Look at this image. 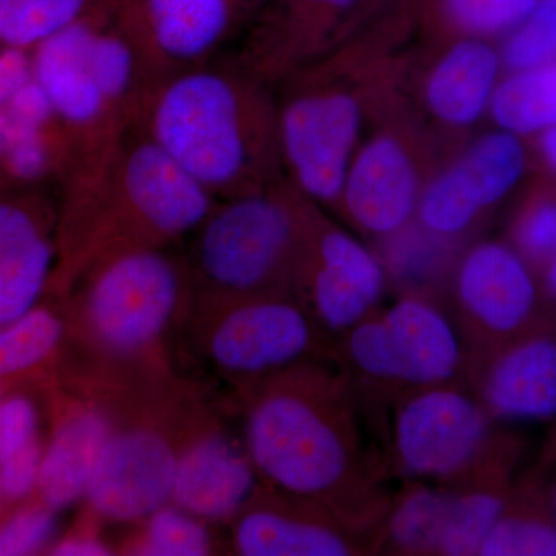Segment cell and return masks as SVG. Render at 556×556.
<instances>
[{"mask_svg":"<svg viewBox=\"0 0 556 556\" xmlns=\"http://www.w3.org/2000/svg\"><path fill=\"white\" fill-rule=\"evenodd\" d=\"M247 448L270 484L329 508L378 555L393 497L386 486L390 468L365 438L361 397L339 365L266 387L249 409Z\"/></svg>","mask_w":556,"mask_h":556,"instance_id":"cell-1","label":"cell"},{"mask_svg":"<svg viewBox=\"0 0 556 556\" xmlns=\"http://www.w3.org/2000/svg\"><path fill=\"white\" fill-rule=\"evenodd\" d=\"M214 197L241 195L283 179L276 100L244 70L203 64L150 84L135 118Z\"/></svg>","mask_w":556,"mask_h":556,"instance_id":"cell-2","label":"cell"},{"mask_svg":"<svg viewBox=\"0 0 556 556\" xmlns=\"http://www.w3.org/2000/svg\"><path fill=\"white\" fill-rule=\"evenodd\" d=\"M334 51L289 76L276 101L281 167L289 185L318 207L338 214L354 153L378 110L382 68Z\"/></svg>","mask_w":556,"mask_h":556,"instance_id":"cell-3","label":"cell"},{"mask_svg":"<svg viewBox=\"0 0 556 556\" xmlns=\"http://www.w3.org/2000/svg\"><path fill=\"white\" fill-rule=\"evenodd\" d=\"M334 356L358 397L390 404L420 388L467 380L470 358L452 314L416 292L336 339Z\"/></svg>","mask_w":556,"mask_h":556,"instance_id":"cell-4","label":"cell"},{"mask_svg":"<svg viewBox=\"0 0 556 556\" xmlns=\"http://www.w3.org/2000/svg\"><path fill=\"white\" fill-rule=\"evenodd\" d=\"M109 13L93 14L43 40L33 65L53 113L83 134V148L130 129L138 90L137 51Z\"/></svg>","mask_w":556,"mask_h":556,"instance_id":"cell-5","label":"cell"},{"mask_svg":"<svg viewBox=\"0 0 556 556\" xmlns=\"http://www.w3.org/2000/svg\"><path fill=\"white\" fill-rule=\"evenodd\" d=\"M313 206L287 178L215 204L199 228L201 269L233 294H270L295 280Z\"/></svg>","mask_w":556,"mask_h":556,"instance_id":"cell-6","label":"cell"},{"mask_svg":"<svg viewBox=\"0 0 556 556\" xmlns=\"http://www.w3.org/2000/svg\"><path fill=\"white\" fill-rule=\"evenodd\" d=\"M391 407L387 464L405 481L459 484L501 438L467 380L402 394Z\"/></svg>","mask_w":556,"mask_h":556,"instance_id":"cell-7","label":"cell"},{"mask_svg":"<svg viewBox=\"0 0 556 556\" xmlns=\"http://www.w3.org/2000/svg\"><path fill=\"white\" fill-rule=\"evenodd\" d=\"M78 178L163 237L199 229L215 206L204 186L135 129L83 150Z\"/></svg>","mask_w":556,"mask_h":556,"instance_id":"cell-8","label":"cell"},{"mask_svg":"<svg viewBox=\"0 0 556 556\" xmlns=\"http://www.w3.org/2000/svg\"><path fill=\"white\" fill-rule=\"evenodd\" d=\"M378 115L354 153L343 181L338 214L375 241L394 240L415 225L427 181L420 130L408 119Z\"/></svg>","mask_w":556,"mask_h":556,"instance_id":"cell-9","label":"cell"},{"mask_svg":"<svg viewBox=\"0 0 556 556\" xmlns=\"http://www.w3.org/2000/svg\"><path fill=\"white\" fill-rule=\"evenodd\" d=\"M452 298L468 364L540 327V294L529 263L501 241H479L460 255Z\"/></svg>","mask_w":556,"mask_h":556,"instance_id":"cell-10","label":"cell"},{"mask_svg":"<svg viewBox=\"0 0 556 556\" xmlns=\"http://www.w3.org/2000/svg\"><path fill=\"white\" fill-rule=\"evenodd\" d=\"M295 281L305 288L317 327L338 339L382 306L388 269L365 241L314 204Z\"/></svg>","mask_w":556,"mask_h":556,"instance_id":"cell-11","label":"cell"},{"mask_svg":"<svg viewBox=\"0 0 556 556\" xmlns=\"http://www.w3.org/2000/svg\"><path fill=\"white\" fill-rule=\"evenodd\" d=\"M525 170L526 150L519 137L501 129L485 131L430 174L415 223L431 239H459L507 197Z\"/></svg>","mask_w":556,"mask_h":556,"instance_id":"cell-12","label":"cell"},{"mask_svg":"<svg viewBox=\"0 0 556 556\" xmlns=\"http://www.w3.org/2000/svg\"><path fill=\"white\" fill-rule=\"evenodd\" d=\"M394 0H265L251 30L247 72L289 78L356 38Z\"/></svg>","mask_w":556,"mask_h":556,"instance_id":"cell-13","label":"cell"},{"mask_svg":"<svg viewBox=\"0 0 556 556\" xmlns=\"http://www.w3.org/2000/svg\"><path fill=\"white\" fill-rule=\"evenodd\" d=\"M265 0H121L119 16L156 78L207 64L252 27Z\"/></svg>","mask_w":556,"mask_h":556,"instance_id":"cell-14","label":"cell"},{"mask_svg":"<svg viewBox=\"0 0 556 556\" xmlns=\"http://www.w3.org/2000/svg\"><path fill=\"white\" fill-rule=\"evenodd\" d=\"M178 292V270L169 257L155 249L124 251L110 260L91 285V325L113 350H138L166 327Z\"/></svg>","mask_w":556,"mask_h":556,"instance_id":"cell-15","label":"cell"},{"mask_svg":"<svg viewBox=\"0 0 556 556\" xmlns=\"http://www.w3.org/2000/svg\"><path fill=\"white\" fill-rule=\"evenodd\" d=\"M318 329L314 318L291 300L274 294L247 295L219 321L211 353L219 367L236 375L287 371L313 356Z\"/></svg>","mask_w":556,"mask_h":556,"instance_id":"cell-16","label":"cell"},{"mask_svg":"<svg viewBox=\"0 0 556 556\" xmlns=\"http://www.w3.org/2000/svg\"><path fill=\"white\" fill-rule=\"evenodd\" d=\"M473 388L493 420L556 416V329L535 328L468 364Z\"/></svg>","mask_w":556,"mask_h":556,"instance_id":"cell-17","label":"cell"},{"mask_svg":"<svg viewBox=\"0 0 556 556\" xmlns=\"http://www.w3.org/2000/svg\"><path fill=\"white\" fill-rule=\"evenodd\" d=\"M433 40L437 51L427 58L416 84L420 115L450 134L471 130L489 113L503 58L485 39Z\"/></svg>","mask_w":556,"mask_h":556,"instance_id":"cell-18","label":"cell"},{"mask_svg":"<svg viewBox=\"0 0 556 556\" xmlns=\"http://www.w3.org/2000/svg\"><path fill=\"white\" fill-rule=\"evenodd\" d=\"M177 466L174 450L156 434L137 431L110 438L87 495L104 517H150L172 497Z\"/></svg>","mask_w":556,"mask_h":556,"instance_id":"cell-19","label":"cell"},{"mask_svg":"<svg viewBox=\"0 0 556 556\" xmlns=\"http://www.w3.org/2000/svg\"><path fill=\"white\" fill-rule=\"evenodd\" d=\"M237 551L247 556L376 555L367 538L316 501L308 506L252 507L237 522Z\"/></svg>","mask_w":556,"mask_h":556,"instance_id":"cell-20","label":"cell"},{"mask_svg":"<svg viewBox=\"0 0 556 556\" xmlns=\"http://www.w3.org/2000/svg\"><path fill=\"white\" fill-rule=\"evenodd\" d=\"M255 471L248 453L222 438L201 441L178 459L172 497L195 517H230L254 495Z\"/></svg>","mask_w":556,"mask_h":556,"instance_id":"cell-21","label":"cell"},{"mask_svg":"<svg viewBox=\"0 0 556 556\" xmlns=\"http://www.w3.org/2000/svg\"><path fill=\"white\" fill-rule=\"evenodd\" d=\"M518 448L501 437L489 456L459 484L448 486L452 497L439 556H473L506 507L514 484L511 466Z\"/></svg>","mask_w":556,"mask_h":556,"instance_id":"cell-22","label":"cell"},{"mask_svg":"<svg viewBox=\"0 0 556 556\" xmlns=\"http://www.w3.org/2000/svg\"><path fill=\"white\" fill-rule=\"evenodd\" d=\"M50 265L49 241L30 215L0 204V327L31 313Z\"/></svg>","mask_w":556,"mask_h":556,"instance_id":"cell-23","label":"cell"},{"mask_svg":"<svg viewBox=\"0 0 556 556\" xmlns=\"http://www.w3.org/2000/svg\"><path fill=\"white\" fill-rule=\"evenodd\" d=\"M110 441L108 424L94 413L72 417L40 459L39 489L53 508L67 507L89 489Z\"/></svg>","mask_w":556,"mask_h":556,"instance_id":"cell-24","label":"cell"},{"mask_svg":"<svg viewBox=\"0 0 556 556\" xmlns=\"http://www.w3.org/2000/svg\"><path fill=\"white\" fill-rule=\"evenodd\" d=\"M448 486L405 481L391 497L378 535V555H438L450 507Z\"/></svg>","mask_w":556,"mask_h":556,"instance_id":"cell-25","label":"cell"},{"mask_svg":"<svg viewBox=\"0 0 556 556\" xmlns=\"http://www.w3.org/2000/svg\"><path fill=\"white\" fill-rule=\"evenodd\" d=\"M478 555L556 556V522L546 490L535 481L514 485Z\"/></svg>","mask_w":556,"mask_h":556,"instance_id":"cell-26","label":"cell"},{"mask_svg":"<svg viewBox=\"0 0 556 556\" xmlns=\"http://www.w3.org/2000/svg\"><path fill=\"white\" fill-rule=\"evenodd\" d=\"M538 0H417V27L430 38L492 39L514 31Z\"/></svg>","mask_w":556,"mask_h":556,"instance_id":"cell-27","label":"cell"},{"mask_svg":"<svg viewBox=\"0 0 556 556\" xmlns=\"http://www.w3.org/2000/svg\"><path fill=\"white\" fill-rule=\"evenodd\" d=\"M497 129L532 135L556 127V62L500 80L489 109Z\"/></svg>","mask_w":556,"mask_h":556,"instance_id":"cell-28","label":"cell"},{"mask_svg":"<svg viewBox=\"0 0 556 556\" xmlns=\"http://www.w3.org/2000/svg\"><path fill=\"white\" fill-rule=\"evenodd\" d=\"M121 0H0V40L13 49L42 43Z\"/></svg>","mask_w":556,"mask_h":556,"instance_id":"cell-29","label":"cell"},{"mask_svg":"<svg viewBox=\"0 0 556 556\" xmlns=\"http://www.w3.org/2000/svg\"><path fill=\"white\" fill-rule=\"evenodd\" d=\"M61 332L60 320L47 311H31L0 328V376L30 368L49 356Z\"/></svg>","mask_w":556,"mask_h":556,"instance_id":"cell-30","label":"cell"},{"mask_svg":"<svg viewBox=\"0 0 556 556\" xmlns=\"http://www.w3.org/2000/svg\"><path fill=\"white\" fill-rule=\"evenodd\" d=\"M503 64L521 72L554 62L556 58V0H538L535 9L514 31L501 50Z\"/></svg>","mask_w":556,"mask_h":556,"instance_id":"cell-31","label":"cell"},{"mask_svg":"<svg viewBox=\"0 0 556 556\" xmlns=\"http://www.w3.org/2000/svg\"><path fill=\"white\" fill-rule=\"evenodd\" d=\"M208 552V533L182 511L160 508L152 515L144 554L156 556H201Z\"/></svg>","mask_w":556,"mask_h":556,"instance_id":"cell-32","label":"cell"},{"mask_svg":"<svg viewBox=\"0 0 556 556\" xmlns=\"http://www.w3.org/2000/svg\"><path fill=\"white\" fill-rule=\"evenodd\" d=\"M515 249L527 263L546 266L556 252V199L535 201L514 226Z\"/></svg>","mask_w":556,"mask_h":556,"instance_id":"cell-33","label":"cell"},{"mask_svg":"<svg viewBox=\"0 0 556 556\" xmlns=\"http://www.w3.org/2000/svg\"><path fill=\"white\" fill-rule=\"evenodd\" d=\"M53 530L49 511H24L0 529V556L31 554L50 540Z\"/></svg>","mask_w":556,"mask_h":556,"instance_id":"cell-34","label":"cell"},{"mask_svg":"<svg viewBox=\"0 0 556 556\" xmlns=\"http://www.w3.org/2000/svg\"><path fill=\"white\" fill-rule=\"evenodd\" d=\"M36 442V412L31 402L13 397L0 405V463Z\"/></svg>","mask_w":556,"mask_h":556,"instance_id":"cell-35","label":"cell"},{"mask_svg":"<svg viewBox=\"0 0 556 556\" xmlns=\"http://www.w3.org/2000/svg\"><path fill=\"white\" fill-rule=\"evenodd\" d=\"M40 455L38 444L0 463V490L5 495L21 497L27 495L39 478Z\"/></svg>","mask_w":556,"mask_h":556,"instance_id":"cell-36","label":"cell"},{"mask_svg":"<svg viewBox=\"0 0 556 556\" xmlns=\"http://www.w3.org/2000/svg\"><path fill=\"white\" fill-rule=\"evenodd\" d=\"M10 169L20 178H36L47 166V148L40 139V131L22 139L7 153Z\"/></svg>","mask_w":556,"mask_h":556,"instance_id":"cell-37","label":"cell"},{"mask_svg":"<svg viewBox=\"0 0 556 556\" xmlns=\"http://www.w3.org/2000/svg\"><path fill=\"white\" fill-rule=\"evenodd\" d=\"M31 78L30 62L21 49L0 53V108L9 104L22 87L27 86Z\"/></svg>","mask_w":556,"mask_h":556,"instance_id":"cell-38","label":"cell"},{"mask_svg":"<svg viewBox=\"0 0 556 556\" xmlns=\"http://www.w3.org/2000/svg\"><path fill=\"white\" fill-rule=\"evenodd\" d=\"M54 555L61 556H104L109 555L108 547L102 546L100 541L89 540V538H79V540H70L60 544L54 551Z\"/></svg>","mask_w":556,"mask_h":556,"instance_id":"cell-39","label":"cell"},{"mask_svg":"<svg viewBox=\"0 0 556 556\" xmlns=\"http://www.w3.org/2000/svg\"><path fill=\"white\" fill-rule=\"evenodd\" d=\"M540 146L544 160L556 172V127L541 134Z\"/></svg>","mask_w":556,"mask_h":556,"instance_id":"cell-40","label":"cell"},{"mask_svg":"<svg viewBox=\"0 0 556 556\" xmlns=\"http://www.w3.org/2000/svg\"><path fill=\"white\" fill-rule=\"evenodd\" d=\"M544 269H546V274H544V289H546L548 300L556 303V252L548 260Z\"/></svg>","mask_w":556,"mask_h":556,"instance_id":"cell-41","label":"cell"},{"mask_svg":"<svg viewBox=\"0 0 556 556\" xmlns=\"http://www.w3.org/2000/svg\"><path fill=\"white\" fill-rule=\"evenodd\" d=\"M548 504H551L552 514H554L555 522H556V479L554 485L551 489L546 490Z\"/></svg>","mask_w":556,"mask_h":556,"instance_id":"cell-42","label":"cell"}]
</instances>
